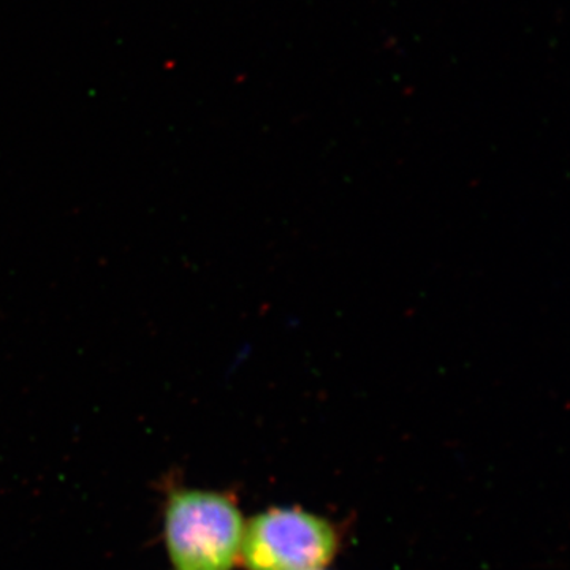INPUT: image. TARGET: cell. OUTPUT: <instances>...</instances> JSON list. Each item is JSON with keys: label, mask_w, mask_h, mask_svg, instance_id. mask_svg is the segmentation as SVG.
Returning <instances> with one entry per match:
<instances>
[{"label": "cell", "mask_w": 570, "mask_h": 570, "mask_svg": "<svg viewBox=\"0 0 570 570\" xmlns=\"http://www.w3.org/2000/svg\"><path fill=\"white\" fill-rule=\"evenodd\" d=\"M242 539V515L230 499L197 491L171 498L167 543L175 570H230Z\"/></svg>", "instance_id": "obj_1"}, {"label": "cell", "mask_w": 570, "mask_h": 570, "mask_svg": "<svg viewBox=\"0 0 570 570\" xmlns=\"http://www.w3.org/2000/svg\"><path fill=\"white\" fill-rule=\"evenodd\" d=\"M336 534L302 510H269L243 532V561L250 570H316L332 560Z\"/></svg>", "instance_id": "obj_2"}]
</instances>
